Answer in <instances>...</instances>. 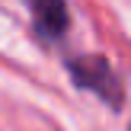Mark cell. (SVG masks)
Here are the masks:
<instances>
[{
    "mask_svg": "<svg viewBox=\"0 0 131 131\" xmlns=\"http://www.w3.org/2000/svg\"><path fill=\"white\" fill-rule=\"evenodd\" d=\"M67 74L74 77V83L80 90L96 93L106 106H112V109H122V106H125V83H122L118 70H115L102 54H77V58H67Z\"/></svg>",
    "mask_w": 131,
    "mask_h": 131,
    "instance_id": "cell-1",
    "label": "cell"
},
{
    "mask_svg": "<svg viewBox=\"0 0 131 131\" xmlns=\"http://www.w3.org/2000/svg\"><path fill=\"white\" fill-rule=\"evenodd\" d=\"M32 13V26L45 42H58L70 29V10L67 0H26Z\"/></svg>",
    "mask_w": 131,
    "mask_h": 131,
    "instance_id": "cell-2",
    "label": "cell"
}]
</instances>
